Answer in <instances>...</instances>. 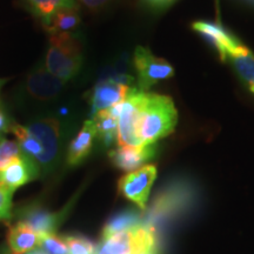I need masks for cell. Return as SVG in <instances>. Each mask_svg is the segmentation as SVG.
<instances>
[{
  "label": "cell",
  "mask_w": 254,
  "mask_h": 254,
  "mask_svg": "<svg viewBox=\"0 0 254 254\" xmlns=\"http://www.w3.org/2000/svg\"><path fill=\"white\" fill-rule=\"evenodd\" d=\"M78 1L92 11H99V9H103L107 5H110L114 0H77V2Z\"/></svg>",
  "instance_id": "d4e9b609"
},
{
  "label": "cell",
  "mask_w": 254,
  "mask_h": 254,
  "mask_svg": "<svg viewBox=\"0 0 254 254\" xmlns=\"http://www.w3.org/2000/svg\"><path fill=\"white\" fill-rule=\"evenodd\" d=\"M135 98V128L141 145L157 144L158 140L174 132L178 112L170 97L142 92L138 88Z\"/></svg>",
  "instance_id": "7a4b0ae2"
},
{
  "label": "cell",
  "mask_w": 254,
  "mask_h": 254,
  "mask_svg": "<svg viewBox=\"0 0 254 254\" xmlns=\"http://www.w3.org/2000/svg\"><path fill=\"white\" fill-rule=\"evenodd\" d=\"M13 254H14V253H13Z\"/></svg>",
  "instance_id": "1f68e13d"
},
{
  "label": "cell",
  "mask_w": 254,
  "mask_h": 254,
  "mask_svg": "<svg viewBox=\"0 0 254 254\" xmlns=\"http://www.w3.org/2000/svg\"><path fill=\"white\" fill-rule=\"evenodd\" d=\"M141 1L145 6L153 11H163V9L170 7L176 0H141Z\"/></svg>",
  "instance_id": "cb8c5ba5"
},
{
  "label": "cell",
  "mask_w": 254,
  "mask_h": 254,
  "mask_svg": "<svg viewBox=\"0 0 254 254\" xmlns=\"http://www.w3.org/2000/svg\"><path fill=\"white\" fill-rule=\"evenodd\" d=\"M8 246L14 254H27L39 247V236L24 222L9 226Z\"/></svg>",
  "instance_id": "9a60e30c"
},
{
  "label": "cell",
  "mask_w": 254,
  "mask_h": 254,
  "mask_svg": "<svg viewBox=\"0 0 254 254\" xmlns=\"http://www.w3.org/2000/svg\"><path fill=\"white\" fill-rule=\"evenodd\" d=\"M25 2L43 25L62 9L79 8L77 0H25Z\"/></svg>",
  "instance_id": "e0dca14e"
},
{
  "label": "cell",
  "mask_w": 254,
  "mask_h": 254,
  "mask_svg": "<svg viewBox=\"0 0 254 254\" xmlns=\"http://www.w3.org/2000/svg\"><path fill=\"white\" fill-rule=\"evenodd\" d=\"M157 251L155 230L142 221L138 226L103 239L97 254H139Z\"/></svg>",
  "instance_id": "277c9868"
},
{
  "label": "cell",
  "mask_w": 254,
  "mask_h": 254,
  "mask_svg": "<svg viewBox=\"0 0 254 254\" xmlns=\"http://www.w3.org/2000/svg\"><path fill=\"white\" fill-rule=\"evenodd\" d=\"M13 193L9 190L7 187H5L2 184H0V221L7 220L12 217V198Z\"/></svg>",
  "instance_id": "603a6c76"
},
{
  "label": "cell",
  "mask_w": 254,
  "mask_h": 254,
  "mask_svg": "<svg viewBox=\"0 0 254 254\" xmlns=\"http://www.w3.org/2000/svg\"><path fill=\"white\" fill-rule=\"evenodd\" d=\"M66 82L60 80L40 65L30 72L23 86L25 98L34 103H50L63 93Z\"/></svg>",
  "instance_id": "ba28073f"
},
{
  "label": "cell",
  "mask_w": 254,
  "mask_h": 254,
  "mask_svg": "<svg viewBox=\"0 0 254 254\" xmlns=\"http://www.w3.org/2000/svg\"><path fill=\"white\" fill-rule=\"evenodd\" d=\"M97 139L94 124L86 120L72 141L69 142L66 152V164L68 166H78L86 159L93 150L94 140Z\"/></svg>",
  "instance_id": "7c38bea8"
},
{
  "label": "cell",
  "mask_w": 254,
  "mask_h": 254,
  "mask_svg": "<svg viewBox=\"0 0 254 254\" xmlns=\"http://www.w3.org/2000/svg\"><path fill=\"white\" fill-rule=\"evenodd\" d=\"M11 125L12 123L9 122L8 117L6 116V113L2 110L0 111V139L4 138V134L8 132Z\"/></svg>",
  "instance_id": "484cf974"
},
{
  "label": "cell",
  "mask_w": 254,
  "mask_h": 254,
  "mask_svg": "<svg viewBox=\"0 0 254 254\" xmlns=\"http://www.w3.org/2000/svg\"><path fill=\"white\" fill-rule=\"evenodd\" d=\"M158 154V145L150 144L142 146H118L109 152L112 164L119 170L133 172Z\"/></svg>",
  "instance_id": "9c48e42d"
},
{
  "label": "cell",
  "mask_w": 254,
  "mask_h": 254,
  "mask_svg": "<svg viewBox=\"0 0 254 254\" xmlns=\"http://www.w3.org/2000/svg\"><path fill=\"white\" fill-rule=\"evenodd\" d=\"M82 65V45L74 33L50 36V47L44 63L47 71L64 82H67L80 73Z\"/></svg>",
  "instance_id": "3957f363"
},
{
  "label": "cell",
  "mask_w": 254,
  "mask_h": 254,
  "mask_svg": "<svg viewBox=\"0 0 254 254\" xmlns=\"http://www.w3.org/2000/svg\"><path fill=\"white\" fill-rule=\"evenodd\" d=\"M0 254H8V252L4 249H0Z\"/></svg>",
  "instance_id": "f1b7e54d"
},
{
  "label": "cell",
  "mask_w": 254,
  "mask_h": 254,
  "mask_svg": "<svg viewBox=\"0 0 254 254\" xmlns=\"http://www.w3.org/2000/svg\"><path fill=\"white\" fill-rule=\"evenodd\" d=\"M6 81H7V79H0V91H1V88L4 87Z\"/></svg>",
  "instance_id": "83f0119b"
},
{
  "label": "cell",
  "mask_w": 254,
  "mask_h": 254,
  "mask_svg": "<svg viewBox=\"0 0 254 254\" xmlns=\"http://www.w3.org/2000/svg\"><path fill=\"white\" fill-rule=\"evenodd\" d=\"M81 23L79 8L62 9L57 12L45 25H43L50 36L59 33H74Z\"/></svg>",
  "instance_id": "ac0fdd59"
},
{
  "label": "cell",
  "mask_w": 254,
  "mask_h": 254,
  "mask_svg": "<svg viewBox=\"0 0 254 254\" xmlns=\"http://www.w3.org/2000/svg\"><path fill=\"white\" fill-rule=\"evenodd\" d=\"M27 254H46V253L44 252L43 250H40V249H36V250L31 251V252H28Z\"/></svg>",
  "instance_id": "4316f807"
},
{
  "label": "cell",
  "mask_w": 254,
  "mask_h": 254,
  "mask_svg": "<svg viewBox=\"0 0 254 254\" xmlns=\"http://www.w3.org/2000/svg\"><path fill=\"white\" fill-rule=\"evenodd\" d=\"M142 222L140 215L133 211H126L123 212L116 217H113L111 220L107 222L106 226L104 227L103 231V239L109 238L113 234L119 233V232H124L133 228Z\"/></svg>",
  "instance_id": "d6986e66"
},
{
  "label": "cell",
  "mask_w": 254,
  "mask_h": 254,
  "mask_svg": "<svg viewBox=\"0 0 254 254\" xmlns=\"http://www.w3.org/2000/svg\"><path fill=\"white\" fill-rule=\"evenodd\" d=\"M19 221L32 228L38 236L56 233L60 222L65 217V212H50L39 205H27L17 211Z\"/></svg>",
  "instance_id": "8fae6325"
},
{
  "label": "cell",
  "mask_w": 254,
  "mask_h": 254,
  "mask_svg": "<svg viewBox=\"0 0 254 254\" xmlns=\"http://www.w3.org/2000/svg\"><path fill=\"white\" fill-rule=\"evenodd\" d=\"M230 62L241 80L245 81L250 87L254 86V55L239 43L227 52L226 60Z\"/></svg>",
  "instance_id": "2e32d148"
},
{
  "label": "cell",
  "mask_w": 254,
  "mask_h": 254,
  "mask_svg": "<svg viewBox=\"0 0 254 254\" xmlns=\"http://www.w3.org/2000/svg\"><path fill=\"white\" fill-rule=\"evenodd\" d=\"M40 173V167L36 161L23 152L20 157L0 172V184L14 192L19 187L38 179Z\"/></svg>",
  "instance_id": "30bf717a"
},
{
  "label": "cell",
  "mask_w": 254,
  "mask_h": 254,
  "mask_svg": "<svg viewBox=\"0 0 254 254\" xmlns=\"http://www.w3.org/2000/svg\"><path fill=\"white\" fill-rule=\"evenodd\" d=\"M67 244L69 254H97L98 247L93 241L81 236H66L64 237Z\"/></svg>",
  "instance_id": "7402d4cb"
},
{
  "label": "cell",
  "mask_w": 254,
  "mask_h": 254,
  "mask_svg": "<svg viewBox=\"0 0 254 254\" xmlns=\"http://www.w3.org/2000/svg\"><path fill=\"white\" fill-rule=\"evenodd\" d=\"M94 124L97 139L105 147H111L118 142V113L116 110H104L97 112L91 119Z\"/></svg>",
  "instance_id": "5bb4252c"
},
{
  "label": "cell",
  "mask_w": 254,
  "mask_h": 254,
  "mask_svg": "<svg viewBox=\"0 0 254 254\" xmlns=\"http://www.w3.org/2000/svg\"><path fill=\"white\" fill-rule=\"evenodd\" d=\"M21 154L23 151L17 141L5 138L0 139V172Z\"/></svg>",
  "instance_id": "44dd1931"
},
{
  "label": "cell",
  "mask_w": 254,
  "mask_h": 254,
  "mask_svg": "<svg viewBox=\"0 0 254 254\" xmlns=\"http://www.w3.org/2000/svg\"><path fill=\"white\" fill-rule=\"evenodd\" d=\"M39 249L46 254H69L67 244L64 237L56 233H46L39 236Z\"/></svg>",
  "instance_id": "ffe728a7"
},
{
  "label": "cell",
  "mask_w": 254,
  "mask_h": 254,
  "mask_svg": "<svg viewBox=\"0 0 254 254\" xmlns=\"http://www.w3.org/2000/svg\"><path fill=\"white\" fill-rule=\"evenodd\" d=\"M0 111H1V107H0Z\"/></svg>",
  "instance_id": "4dcf8cb0"
},
{
  "label": "cell",
  "mask_w": 254,
  "mask_h": 254,
  "mask_svg": "<svg viewBox=\"0 0 254 254\" xmlns=\"http://www.w3.org/2000/svg\"><path fill=\"white\" fill-rule=\"evenodd\" d=\"M157 179V167L145 165L124 176L118 183L119 193L139 208L145 209L152 186Z\"/></svg>",
  "instance_id": "52a82bcc"
},
{
  "label": "cell",
  "mask_w": 254,
  "mask_h": 254,
  "mask_svg": "<svg viewBox=\"0 0 254 254\" xmlns=\"http://www.w3.org/2000/svg\"><path fill=\"white\" fill-rule=\"evenodd\" d=\"M192 28L201 34L209 44H212L218 51L222 62L226 60L227 52L240 43L236 37L225 30L221 25L209 23V21H195Z\"/></svg>",
  "instance_id": "4fadbf2b"
},
{
  "label": "cell",
  "mask_w": 254,
  "mask_h": 254,
  "mask_svg": "<svg viewBox=\"0 0 254 254\" xmlns=\"http://www.w3.org/2000/svg\"><path fill=\"white\" fill-rule=\"evenodd\" d=\"M133 80L134 79L129 74L116 73L98 81L91 91L90 105L92 116L122 104L134 88L132 86Z\"/></svg>",
  "instance_id": "5b68a950"
},
{
  "label": "cell",
  "mask_w": 254,
  "mask_h": 254,
  "mask_svg": "<svg viewBox=\"0 0 254 254\" xmlns=\"http://www.w3.org/2000/svg\"><path fill=\"white\" fill-rule=\"evenodd\" d=\"M250 90H251V91H252V92H253V93H254V86H252V87H250Z\"/></svg>",
  "instance_id": "f546056e"
},
{
  "label": "cell",
  "mask_w": 254,
  "mask_h": 254,
  "mask_svg": "<svg viewBox=\"0 0 254 254\" xmlns=\"http://www.w3.org/2000/svg\"><path fill=\"white\" fill-rule=\"evenodd\" d=\"M63 123L56 117H43L27 125L12 124L11 132L21 151L33 159L44 174H49L58 166L63 147Z\"/></svg>",
  "instance_id": "6da1fadb"
},
{
  "label": "cell",
  "mask_w": 254,
  "mask_h": 254,
  "mask_svg": "<svg viewBox=\"0 0 254 254\" xmlns=\"http://www.w3.org/2000/svg\"><path fill=\"white\" fill-rule=\"evenodd\" d=\"M133 65L138 77V88L142 92H148L158 82L174 75V68L167 60L158 58L150 50L141 46L134 51Z\"/></svg>",
  "instance_id": "8992f818"
}]
</instances>
